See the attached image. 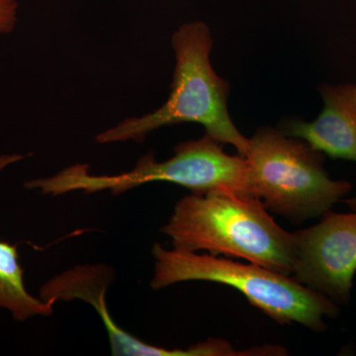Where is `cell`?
I'll use <instances>...</instances> for the list:
<instances>
[{"mask_svg":"<svg viewBox=\"0 0 356 356\" xmlns=\"http://www.w3.org/2000/svg\"><path fill=\"white\" fill-rule=\"evenodd\" d=\"M152 252L154 290L186 281L221 283L242 293L252 306L276 322L297 323L315 332L325 331L324 318L337 317L339 313L337 304L322 293L257 264H240L175 248L166 250L159 243L154 245Z\"/></svg>","mask_w":356,"mask_h":356,"instance_id":"3","label":"cell"},{"mask_svg":"<svg viewBox=\"0 0 356 356\" xmlns=\"http://www.w3.org/2000/svg\"><path fill=\"white\" fill-rule=\"evenodd\" d=\"M295 280L337 304H348L356 273V211L329 212L322 221L293 233Z\"/></svg>","mask_w":356,"mask_h":356,"instance_id":"6","label":"cell"},{"mask_svg":"<svg viewBox=\"0 0 356 356\" xmlns=\"http://www.w3.org/2000/svg\"><path fill=\"white\" fill-rule=\"evenodd\" d=\"M248 140L250 193L289 221L323 216L353 189L350 182L330 177L324 154L306 140L273 127L257 129Z\"/></svg>","mask_w":356,"mask_h":356,"instance_id":"5","label":"cell"},{"mask_svg":"<svg viewBox=\"0 0 356 356\" xmlns=\"http://www.w3.org/2000/svg\"><path fill=\"white\" fill-rule=\"evenodd\" d=\"M161 231L178 250L247 259L284 275L294 271L293 233L281 228L252 194L218 188L185 196Z\"/></svg>","mask_w":356,"mask_h":356,"instance_id":"1","label":"cell"},{"mask_svg":"<svg viewBox=\"0 0 356 356\" xmlns=\"http://www.w3.org/2000/svg\"><path fill=\"white\" fill-rule=\"evenodd\" d=\"M170 182L194 194L218 188L250 193L248 166L245 156H229L224 145L206 135L177 145L175 156L159 161L147 153L128 172L116 175H93L86 163H76L57 175L26 182V188L38 189L46 195H65L81 191L95 194L110 191L113 195L151 182Z\"/></svg>","mask_w":356,"mask_h":356,"instance_id":"4","label":"cell"},{"mask_svg":"<svg viewBox=\"0 0 356 356\" xmlns=\"http://www.w3.org/2000/svg\"><path fill=\"white\" fill-rule=\"evenodd\" d=\"M24 158L19 154L0 156V172ZM54 305L27 291L17 247L0 241V308L10 311L14 320L24 322L34 316L51 315Z\"/></svg>","mask_w":356,"mask_h":356,"instance_id":"9","label":"cell"},{"mask_svg":"<svg viewBox=\"0 0 356 356\" xmlns=\"http://www.w3.org/2000/svg\"><path fill=\"white\" fill-rule=\"evenodd\" d=\"M17 9L16 0H0V34L13 31L17 20Z\"/></svg>","mask_w":356,"mask_h":356,"instance_id":"10","label":"cell"},{"mask_svg":"<svg viewBox=\"0 0 356 356\" xmlns=\"http://www.w3.org/2000/svg\"><path fill=\"white\" fill-rule=\"evenodd\" d=\"M175 53L172 91L163 106L142 117L126 119L96 137L99 144L142 142L149 133L180 123L202 125L206 135L231 145L245 156L250 140L236 127L228 110L229 83L218 76L210 62L213 39L200 21L180 26L172 35Z\"/></svg>","mask_w":356,"mask_h":356,"instance_id":"2","label":"cell"},{"mask_svg":"<svg viewBox=\"0 0 356 356\" xmlns=\"http://www.w3.org/2000/svg\"><path fill=\"white\" fill-rule=\"evenodd\" d=\"M324 108L316 120L286 119L280 130L290 137L299 138L332 159L356 163V83L318 88Z\"/></svg>","mask_w":356,"mask_h":356,"instance_id":"8","label":"cell"},{"mask_svg":"<svg viewBox=\"0 0 356 356\" xmlns=\"http://www.w3.org/2000/svg\"><path fill=\"white\" fill-rule=\"evenodd\" d=\"M114 280V271L107 264L76 266L47 281L40 290V298L54 304L81 300L97 312L108 334L112 355L115 356H195L193 346L188 348H168L153 346L129 334L115 323L106 304V292Z\"/></svg>","mask_w":356,"mask_h":356,"instance_id":"7","label":"cell"},{"mask_svg":"<svg viewBox=\"0 0 356 356\" xmlns=\"http://www.w3.org/2000/svg\"><path fill=\"white\" fill-rule=\"evenodd\" d=\"M344 202H346V205H348L353 212L356 211V196L353 198L346 199V200H344Z\"/></svg>","mask_w":356,"mask_h":356,"instance_id":"11","label":"cell"}]
</instances>
